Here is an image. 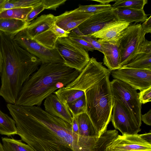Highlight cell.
I'll return each instance as SVG.
<instances>
[{
  "instance_id": "obj_1",
  "label": "cell",
  "mask_w": 151,
  "mask_h": 151,
  "mask_svg": "<svg viewBox=\"0 0 151 151\" xmlns=\"http://www.w3.org/2000/svg\"><path fill=\"white\" fill-rule=\"evenodd\" d=\"M10 115L17 134L35 151H86L91 137L73 130L72 125L39 106H16Z\"/></svg>"
},
{
  "instance_id": "obj_2",
  "label": "cell",
  "mask_w": 151,
  "mask_h": 151,
  "mask_svg": "<svg viewBox=\"0 0 151 151\" xmlns=\"http://www.w3.org/2000/svg\"><path fill=\"white\" fill-rule=\"evenodd\" d=\"M0 48L2 57L0 96L8 104H14L24 84L42 62L0 31Z\"/></svg>"
},
{
  "instance_id": "obj_3",
  "label": "cell",
  "mask_w": 151,
  "mask_h": 151,
  "mask_svg": "<svg viewBox=\"0 0 151 151\" xmlns=\"http://www.w3.org/2000/svg\"><path fill=\"white\" fill-rule=\"evenodd\" d=\"M80 73L64 63H42L24 84L14 104L40 106L49 96L68 85Z\"/></svg>"
},
{
  "instance_id": "obj_4",
  "label": "cell",
  "mask_w": 151,
  "mask_h": 151,
  "mask_svg": "<svg viewBox=\"0 0 151 151\" xmlns=\"http://www.w3.org/2000/svg\"><path fill=\"white\" fill-rule=\"evenodd\" d=\"M109 76H105L84 91L86 113L99 137L107 130V126L111 120L113 96Z\"/></svg>"
},
{
  "instance_id": "obj_5",
  "label": "cell",
  "mask_w": 151,
  "mask_h": 151,
  "mask_svg": "<svg viewBox=\"0 0 151 151\" xmlns=\"http://www.w3.org/2000/svg\"><path fill=\"white\" fill-rule=\"evenodd\" d=\"M145 35L140 24H130L124 30L117 40L120 68L135 58L146 39Z\"/></svg>"
},
{
  "instance_id": "obj_6",
  "label": "cell",
  "mask_w": 151,
  "mask_h": 151,
  "mask_svg": "<svg viewBox=\"0 0 151 151\" xmlns=\"http://www.w3.org/2000/svg\"><path fill=\"white\" fill-rule=\"evenodd\" d=\"M113 97L121 102L132 117L140 124L142 104L137 90L129 85L117 79L110 81Z\"/></svg>"
},
{
  "instance_id": "obj_7",
  "label": "cell",
  "mask_w": 151,
  "mask_h": 151,
  "mask_svg": "<svg viewBox=\"0 0 151 151\" xmlns=\"http://www.w3.org/2000/svg\"><path fill=\"white\" fill-rule=\"evenodd\" d=\"M55 48L66 66L80 72L88 64L90 58L87 52L76 45L68 37L58 38Z\"/></svg>"
},
{
  "instance_id": "obj_8",
  "label": "cell",
  "mask_w": 151,
  "mask_h": 151,
  "mask_svg": "<svg viewBox=\"0 0 151 151\" xmlns=\"http://www.w3.org/2000/svg\"><path fill=\"white\" fill-rule=\"evenodd\" d=\"M111 72L103 65L102 63L92 57L78 77L64 88L85 91L105 76H110Z\"/></svg>"
},
{
  "instance_id": "obj_9",
  "label": "cell",
  "mask_w": 151,
  "mask_h": 151,
  "mask_svg": "<svg viewBox=\"0 0 151 151\" xmlns=\"http://www.w3.org/2000/svg\"><path fill=\"white\" fill-rule=\"evenodd\" d=\"M25 29L13 37L22 47L38 58L42 63H64L63 59L56 48L49 49L38 43L27 35Z\"/></svg>"
},
{
  "instance_id": "obj_10",
  "label": "cell",
  "mask_w": 151,
  "mask_h": 151,
  "mask_svg": "<svg viewBox=\"0 0 151 151\" xmlns=\"http://www.w3.org/2000/svg\"><path fill=\"white\" fill-rule=\"evenodd\" d=\"M111 120L115 129L119 130L122 135H135L141 130V125L121 102L113 97Z\"/></svg>"
},
{
  "instance_id": "obj_11",
  "label": "cell",
  "mask_w": 151,
  "mask_h": 151,
  "mask_svg": "<svg viewBox=\"0 0 151 151\" xmlns=\"http://www.w3.org/2000/svg\"><path fill=\"white\" fill-rule=\"evenodd\" d=\"M112 77L140 91L151 87V69L122 67L111 72Z\"/></svg>"
},
{
  "instance_id": "obj_12",
  "label": "cell",
  "mask_w": 151,
  "mask_h": 151,
  "mask_svg": "<svg viewBox=\"0 0 151 151\" xmlns=\"http://www.w3.org/2000/svg\"><path fill=\"white\" fill-rule=\"evenodd\" d=\"M118 20L115 9L94 14L78 27L83 35L89 36L108 24Z\"/></svg>"
},
{
  "instance_id": "obj_13",
  "label": "cell",
  "mask_w": 151,
  "mask_h": 151,
  "mask_svg": "<svg viewBox=\"0 0 151 151\" xmlns=\"http://www.w3.org/2000/svg\"><path fill=\"white\" fill-rule=\"evenodd\" d=\"M106 151H151V144L139 134L118 135L108 145Z\"/></svg>"
},
{
  "instance_id": "obj_14",
  "label": "cell",
  "mask_w": 151,
  "mask_h": 151,
  "mask_svg": "<svg viewBox=\"0 0 151 151\" xmlns=\"http://www.w3.org/2000/svg\"><path fill=\"white\" fill-rule=\"evenodd\" d=\"M94 14L76 11H65L56 16L55 24L64 30L70 32Z\"/></svg>"
},
{
  "instance_id": "obj_15",
  "label": "cell",
  "mask_w": 151,
  "mask_h": 151,
  "mask_svg": "<svg viewBox=\"0 0 151 151\" xmlns=\"http://www.w3.org/2000/svg\"><path fill=\"white\" fill-rule=\"evenodd\" d=\"M117 40H97L101 45L104 55V64L111 71L120 68V55Z\"/></svg>"
},
{
  "instance_id": "obj_16",
  "label": "cell",
  "mask_w": 151,
  "mask_h": 151,
  "mask_svg": "<svg viewBox=\"0 0 151 151\" xmlns=\"http://www.w3.org/2000/svg\"><path fill=\"white\" fill-rule=\"evenodd\" d=\"M45 110L72 124L73 116L67 105L62 102L54 93L49 96L44 103Z\"/></svg>"
},
{
  "instance_id": "obj_17",
  "label": "cell",
  "mask_w": 151,
  "mask_h": 151,
  "mask_svg": "<svg viewBox=\"0 0 151 151\" xmlns=\"http://www.w3.org/2000/svg\"><path fill=\"white\" fill-rule=\"evenodd\" d=\"M131 23L117 20L107 25L100 30L89 36L96 39L117 40Z\"/></svg>"
},
{
  "instance_id": "obj_18",
  "label": "cell",
  "mask_w": 151,
  "mask_h": 151,
  "mask_svg": "<svg viewBox=\"0 0 151 151\" xmlns=\"http://www.w3.org/2000/svg\"><path fill=\"white\" fill-rule=\"evenodd\" d=\"M55 20L56 16L51 14L42 15L30 22L25 30L27 35L33 39L36 35L51 28Z\"/></svg>"
},
{
  "instance_id": "obj_19",
  "label": "cell",
  "mask_w": 151,
  "mask_h": 151,
  "mask_svg": "<svg viewBox=\"0 0 151 151\" xmlns=\"http://www.w3.org/2000/svg\"><path fill=\"white\" fill-rule=\"evenodd\" d=\"M123 67L151 69V42L145 39L135 58Z\"/></svg>"
},
{
  "instance_id": "obj_20",
  "label": "cell",
  "mask_w": 151,
  "mask_h": 151,
  "mask_svg": "<svg viewBox=\"0 0 151 151\" xmlns=\"http://www.w3.org/2000/svg\"><path fill=\"white\" fill-rule=\"evenodd\" d=\"M116 9L118 20L131 23L144 22L148 18L144 9H138L127 7H121Z\"/></svg>"
},
{
  "instance_id": "obj_21",
  "label": "cell",
  "mask_w": 151,
  "mask_h": 151,
  "mask_svg": "<svg viewBox=\"0 0 151 151\" xmlns=\"http://www.w3.org/2000/svg\"><path fill=\"white\" fill-rule=\"evenodd\" d=\"M29 23L26 21L10 18L0 19V31L13 38L25 29Z\"/></svg>"
},
{
  "instance_id": "obj_22",
  "label": "cell",
  "mask_w": 151,
  "mask_h": 151,
  "mask_svg": "<svg viewBox=\"0 0 151 151\" xmlns=\"http://www.w3.org/2000/svg\"><path fill=\"white\" fill-rule=\"evenodd\" d=\"M78 123L79 134L91 137H99L92 122L86 113L76 116Z\"/></svg>"
},
{
  "instance_id": "obj_23",
  "label": "cell",
  "mask_w": 151,
  "mask_h": 151,
  "mask_svg": "<svg viewBox=\"0 0 151 151\" xmlns=\"http://www.w3.org/2000/svg\"><path fill=\"white\" fill-rule=\"evenodd\" d=\"M60 100L66 104L80 98L85 94V91L75 89L61 88L53 92Z\"/></svg>"
},
{
  "instance_id": "obj_24",
  "label": "cell",
  "mask_w": 151,
  "mask_h": 151,
  "mask_svg": "<svg viewBox=\"0 0 151 151\" xmlns=\"http://www.w3.org/2000/svg\"><path fill=\"white\" fill-rule=\"evenodd\" d=\"M0 134L8 137L17 134L14 120L0 110Z\"/></svg>"
},
{
  "instance_id": "obj_25",
  "label": "cell",
  "mask_w": 151,
  "mask_h": 151,
  "mask_svg": "<svg viewBox=\"0 0 151 151\" xmlns=\"http://www.w3.org/2000/svg\"><path fill=\"white\" fill-rule=\"evenodd\" d=\"M4 151H35L27 144L23 143L22 140L8 137L1 138Z\"/></svg>"
},
{
  "instance_id": "obj_26",
  "label": "cell",
  "mask_w": 151,
  "mask_h": 151,
  "mask_svg": "<svg viewBox=\"0 0 151 151\" xmlns=\"http://www.w3.org/2000/svg\"><path fill=\"white\" fill-rule=\"evenodd\" d=\"M58 38L52 29H49L35 36L33 39L46 47L50 49L55 48Z\"/></svg>"
},
{
  "instance_id": "obj_27",
  "label": "cell",
  "mask_w": 151,
  "mask_h": 151,
  "mask_svg": "<svg viewBox=\"0 0 151 151\" xmlns=\"http://www.w3.org/2000/svg\"><path fill=\"white\" fill-rule=\"evenodd\" d=\"M33 7L17 8L5 10L0 13V19L10 18L26 20L27 15Z\"/></svg>"
},
{
  "instance_id": "obj_28",
  "label": "cell",
  "mask_w": 151,
  "mask_h": 151,
  "mask_svg": "<svg viewBox=\"0 0 151 151\" xmlns=\"http://www.w3.org/2000/svg\"><path fill=\"white\" fill-rule=\"evenodd\" d=\"M66 105L73 116L86 113V101L85 94Z\"/></svg>"
},
{
  "instance_id": "obj_29",
  "label": "cell",
  "mask_w": 151,
  "mask_h": 151,
  "mask_svg": "<svg viewBox=\"0 0 151 151\" xmlns=\"http://www.w3.org/2000/svg\"><path fill=\"white\" fill-rule=\"evenodd\" d=\"M41 2V0H7L2 11L10 9L34 7Z\"/></svg>"
},
{
  "instance_id": "obj_30",
  "label": "cell",
  "mask_w": 151,
  "mask_h": 151,
  "mask_svg": "<svg viewBox=\"0 0 151 151\" xmlns=\"http://www.w3.org/2000/svg\"><path fill=\"white\" fill-rule=\"evenodd\" d=\"M147 0H116L111 5L113 9L121 7H127L133 9H143L145 5L147 3Z\"/></svg>"
},
{
  "instance_id": "obj_31",
  "label": "cell",
  "mask_w": 151,
  "mask_h": 151,
  "mask_svg": "<svg viewBox=\"0 0 151 151\" xmlns=\"http://www.w3.org/2000/svg\"><path fill=\"white\" fill-rule=\"evenodd\" d=\"M112 9V8L111 5L110 4L104 5L100 4L88 5H79L78 7L75 10L80 12L95 14Z\"/></svg>"
},
{
  "instance_id": "obj_32",
  "label": "cell",
  "mask_w": 151,
  "mask_h": 151,
  "mask_svg": "<svg viewBox=\"0 0 151 151\" xmlns=\"http://www.w3.org/2000/svg\"><path fill=\"white\" fill-rule=\"evenodd\" d=\"M68 38L76 45L84 49L87 52L89 51L92 52L96 50L91 44L72 31L70 32Z\"/></svg>"
},
{
  "instance_id": "obj_33",
  "label": "cell",
  "mask_w": 151,
  "mask_h": 151,
  "mask_svg": "<svg viewBox=\"0 0 151 151\" xmlns=\"http://www.w3.org/2000/svg\"><path fill=\"white\" fill-rule=\"evenodd\" d=\"M66 0H41L45 9L56 10L61 5L64 4Z\"/></svg>"
},
{
  "instance_id": "obj_34",
  "label": "cell",
  "mask_w": 151,
  "mask_h": 151,
  "mask_svg": "<svg viewBox=\"0 0 151 151\" xmlns=\"http://www.w3.org/2000/svg\"><path fill=\"white\" fill-rule=\"evenodd\" d=\"M45 9L44 6L41 2L37 5L33 7V9L27 16L26 21L30 23L37 15Z\"/></svg>"
},
{
  "instance_id": "obj_35",
  "label": "cell",
  "mask_w": 151,
  "mask_h": 151,
  "mask_svg": "<svg viewBox=\"0 0 151 151\" xmlns=\"http://www.w3.org/2000/svg\"><path fill=\"white\" fill-rule=\"evenodd\" d=\"M140 103L145 104L151 101V87L138 93Z\"/></svg>"
},
{
  "instance_id": "obj_36",
  "label": "cell",
  "mask_w": 151,
  "mask_h": 151,
  "mask_svg": "<svg viewBox=\"0 0 151 151\" xmlns=\"http://www.w3.org/2000/svg\"><path fill=\"white\" fill-rule=\"evenodd\" d=\"M80 36L92 46L96 49V50H98L102 53L101 45L97 41V39L88 36L83 35Z\"/></svg>"
},
{
  "instance_id": "obj_37",
  "label": "cell",
  "mask_w": 151,
  "mask_h": 151,
  "mask_svg": "<svg viewBox=\"0 0 151 151\" xmlns=\"http://www.w3.org/2000/svg\"><path fill=\"white\" fill-rule=\"evenodd\" d=\"M52 29L59 38L68 37L70 32H67L58 26L55 23L52 27Z\"/></svg>"
},
{
  "instance_id": "obj_38",
  "label": "cell",
  "mask_w": 151,
  "mask_h": 151,
  "mask_svg": "<svg viewBox=\"0 0 151 151\" xmlns=\"http://www.w3.org/2000/svg\"><path fill=\"white\" fill-rule=\"evenodd\" d=\"M142 29L146 35L148 33H151V16L143 22L141 24Z\"/></svg>"
},
{
  "instance_id": "obj_39",
  "label": "cell",
  "mask_w": 151,
  "mask_h": 151,
  "mask_svg": "<svg viewBox=\"0 0 151 151\" xmlns=\"http://www.w3.org/2000/svg\"><path fill=\"white\" fill-rule=\"evenodd\" d=\"M141 120L146 124L151 125V110L150 109L147 113L141 115Z\"/></svg>"
},
{
  "instance_id": "obj_40",
  "label": "cell",
  "mask_w": 151,
  "mask_h": 151,
  "mask_svg": "<svg viewBox=\"0 0 151 151\" xmlns=\"http://www.w3.org/2000/svg\"><path fill=\"white\" fill-rule=\"evenodd\" d=\"M139 137L147 142L151 144V133L150 131L148 133L139 134Z\"/></svg>"
},
{
  "instance_id": "obj_41",
  "label": "cell",
  "mask_w": 151,
  "mask_h": 151,
  "mask_svg": "<svg viewBox=\"0 0 151 151\" xmlns=\"http://www.w3.org/2000/svg\"><path fill=\"white\" fill-rule=\"evenodd\" d=\"M92 1L98 2L101 4L106 5L109 4L111 2L115 1L116 0H94Z\"/></svg>"
},
{
  "instance_id": "obj_42",
  "label": "cell",
  "mask_w": 151,
  "mask_h": 151,
  "mask_svg": "<svg viewBox=\"0 0 151 151\" xmlns=\"http://www.w3.org/2000/svg\"><path fill=\"white\" fill-rule=\"evenodd\" d=\"M7 0H0V13L2 11L3 8Z\"/></svg>"
},
{
  "instance_id": "obj_43",
  "label": "cell",
  "mask_w": 151,
  "mask_h": 151,
  "mask_svg": "<svg viewBox=\"0 0 151 151\" xmlns=\"http://www.w3.org/2000/svg\"><path fill=\"white\" fill-rule=\"evenodd\" d=\"M2 64V57L1 52L0 48V73H1Z\"/></svg>"
},
{
  "instance_id": "obj_44",
  "label": "cell",
  "mask_w": 151,
  "mask_h": 151,
  "mask_svg": "<svg viewBox=\"0 0 151 151\" xmlns=\"http://www.w3.org/2000/svg\"><path fill=\"white\" fill-rule=\"evenodd\" d=\"M0 151H4L3 145L0 142Z\"/></svg>"
}]
</instances>
